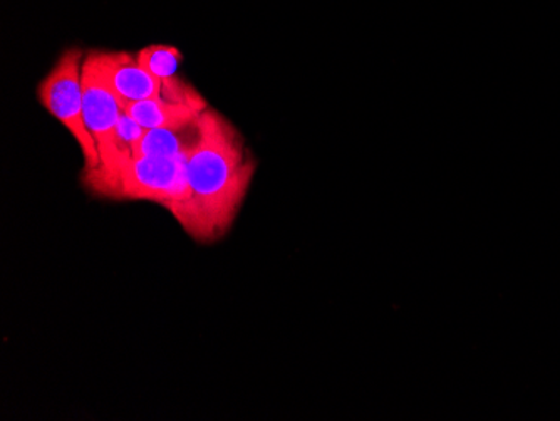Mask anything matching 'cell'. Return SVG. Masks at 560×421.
<instances>
[{"label":"cell","instance_id":"6da1fadb","mask_svg":"<svg viewBox=\"0 0 560 421\" xmlns=\"http://www.w3.org/2000/svg\"><path fill=\"white\" fill-rule=\"evenodd\" d=\"M256 173L241 131L215 109L200 116V140L187 156V175L200 219L201 242L231 229Z\"/></svg>","mask_w":560,"mask_h":421},{"label":"cell","instance_id":"7a4b0ae2","mask_svg":"<svg viewBox=\"0 0 560 421\" xmlns=\"http://www.w3.org/2000/svg\"><path fill=\"white\" fill-rule=\"evenodd\" d=\"M115 200H143L165 207L191 237L201 241L200 219L187 175V156H131L122 166Z\"/></svg>","mask_w":560,"mask_h":421},{"label":"cell","instance_id":"3957f363","mask_svg":"<svg viewBox=\"0 0 560 421\" xmlns=\"http://www.w3.org/2000/svg\"><path fill=\"white\" fill-rule=\"evenodd\" d=\"M83 105L84 121L96 141L101 160L94 172L84 173V182L94 194L113 198L122 166L131 156L125 155L118 143V122L125 112L115 91L101 74L93 52L83 62Z\"/></svg>","mask_w":560,"mask_h":421},{"label":"cell","instance_id":"277c9868","mask_svg":"<svg viewBox=\"0 0 560 421\" xmlns=\"http://www.w3.org/2000/svg\"><path fill=\"white\" fill-rule=\"evenodd\" d=\"M83 62L80 47L66 49L37 86V100L80 144L84 173H90L100 166L101 160L96 141L84 121Z\"/></svg>","mask_w":560,"mask_h":421},{"label":"cell","instance_id":"5b68a950","mask_svg":"<svg viewBox=\"0 0 560 421\" xmlns=\"http://www.w3.org/2000/svg\"><path fill=\"white\" fill-rule=\"evenodd\" d=\"M101 74L108 81L125 108L128 103L144 102L151 97H165L173 103L206 105V100L184 81H163L153 77L130 52L93 51Z\"/></svg>","mask_w":560,"mask_h":421},{"label":"cell","instance_id":"8992f818","mask_svg":"<svg viewBox=\"0 0 560 421\" xmlns=\"http://www.w3.org/2000/svg\"><path fill=\"white\" fill-rule=\"evenodd\" d=\"M206 109H209V106L195 105V103H173L165 97H151L144 102L128 103L122 112L147 130H155V128L190 125V122L197 121Z\"/></svg>","mask_w":560,"mask_h":421},{"label":"cell","instance_id":"52a82bcc","mask_svg":"<svg viewBox=\"0 0 560 421\" xmlns=\"http://www.w3.org/2000/svg\"><path fill=\"white\" fill-rule=\"evenodd\" d=\"M198 140H200V118L184 127L148 130L135 144L131 156H155V159L188 156Z\"/></svg>","mask_w":560,"mask_h":421},{"label":"cell","instance_id":"ba28073f","mask_svg":"<svg viewBox=\"0 0 560 421\" xmlns=\"http://www.w3.org/2000/svg\"><path fill=\"white\" fill-rule=\"evenodd\" d=\"M137 59L140 66H143L153 77L168 81L175 80L176 72H178L182 61H184V56L175 46L150 44V46L138 51Z\"/></svg>","mask_w":560,"mask_h":421}]
</instances>
